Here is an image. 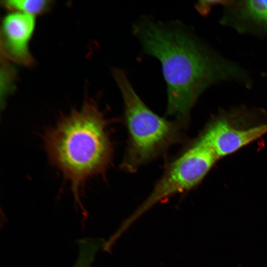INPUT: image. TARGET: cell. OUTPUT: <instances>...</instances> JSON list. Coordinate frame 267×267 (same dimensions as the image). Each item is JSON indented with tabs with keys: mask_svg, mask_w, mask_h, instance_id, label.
<instances>
[{
	"mask_svg": "<svg viewBox=\"0 0 267 267\" xmlns=\"http://www.w3.org/2000/svg\"><path fill=\"white\" fill-rule=\"evenodd\" d=\"M134 32L145 51L161 62L167 86V113L181 124L200 93L231 72L177 25L144 20L134 25Z\"/></svg>",
	"mask_w": 267,
	"mask_h": 267,
	"instance_id": "6da1fadb",
	"label": "cell"
},
{
	"mask_svg": "<svg viewBox=\"0 0 267 267\" xmlns=\"http://www.w3.org/2000/svg\"><path fill=\"white\" fill-rule=\"evenodd\" d=\"M107 125L96 103L86 99L79 110L63 116L44 135L48 158L70 182L79 205L87 180L102 174L110 163L112 147Z\"/></svg>",
	"mask_w": 267,
	"mask_h": 267,
	"instance_id": "7a4b0ae2",
	"label": "cell"
},
{
	"mask_svg": "<svg viewBox=\"0 0 267 267\" xmlns=\"http://www.w3.org/2000/svg\"><path fill=\"white\" fill-rule=\"evenodd\" d=\"M112 73L123 97L129 136L123 168L134 171L178 142L181 138L180 126L178 121H168L149 109L124 71L114 69Z\"/></svg>",
	"mask_w": 267,
	"mask_h": 267,
	"instance_id": "3957f363",
	"label": "cell"
},
{
	"mask_svg": "<svg viewBox=\"0 0 267 267\" xmlns=\"http://www.w3.org/2000/svg\"><path fill=\"white\" fill-rule=\"evenodd\" d=\"M219 158L209 147L197 140L168 167L151 194L124 221L113 234L118 239L145 212L159 202L197 185Z\"/></svg>",
	"mask_w": 267,
	"mask_h": 267,
	"instance_id": "277c9868",
	"label": "cell"
},
{
	"mask_svg": "<svg viewBox=\"0 0 267 267\" xmlns=\"http://www.w3.org/2000/svg\"><path fill=\"white\" fill-rule=\"evenodd\" d=\"M36 26L35 16L16 12L5 15L0 32L1 53L6 59L30 67L35 60L29 50V43Z\"/></svg>",
	"mask_w": 267,
	"mask_h": 267,
	"instance_id": "5b68a950",
	"label": "cell"
},
{
	"mask_svg": "<svg viewBox=\"0 0 267 267\" xmlns=\"http://www.w3.org/2000/svg\"><path fill=\"white\" fill-rule=\"evenodd\" d=\"M267 134V124L247 130L233 128L225 120L211 126L198 140L218 158L231 154Z\"/></svg>",
	"mask_w": 267,
	"mask_h": 267,
	"instance_id": "8992f818",
	"label": "cell"
},
{
	"mask_svg": "<svg viewBox=\"0 0 267 267\" xmlns=\"http://www.w3.org/2000/svg\"><path fill=\"white\" fill-rule=\"evenodd\" d=\"M1 4L11 12L35 16L46 13L53 4L48 0H4L1 1Z\"/></svg>",
	"mask_w": 267,
	"mask_h": 267,
	"instance_id": "52a82bcc",
	"label": "cell"
},
{
	"mask_svg": "<svg viewBox=\"0 0 267 267\" xmlns=\"http://www.w3.org/2000/svg\"><path fill=\"white\" fill-rule=\"evenodd\" d=\"M79 254L72 267H91L98 249L102 246L99 239L85 238L78 241Z\"/></svg>",
	"mask_w": 267,
	"mask_h": 267,
	"instance_id": "ba28073f",
	"label": "cell"
},
{
	"mask_svg": "<svg viewBox=\"0 0 267 267\" xmlns=\"http://www.w3.org/2000/svg\"><path fill=\"white\" fill-rule=\"evenodd\" d=\"M3 86L1 88H3V93L1 96H3V98L5 97L7 93L8 92V90L10 89L11 86L13 85L14 81L15 79V72L13 70L8 64L5 61V59L3 60ZM1 91V92H2Z\"/></svg>",
	"mask_w": 267,
	"mask_h": 267,
	"instance_id": "9c48e42d",
	"label": "cell"
},
{
	"mask_svg": "<svg viewBox=\"0 0 267 267\" xmlns=\"http://www.w3.org/2000/svg\"><path fill=\"white\" fill-rule=\"evenodd\" d=\"M265 1H266V3L267 4V0H265Z\"/></svg>",
	"mask_w": 267,
	"mask_h": 267,
	"instance_id": "30bf717a",
	"label": "cell"
}]
</instances>
